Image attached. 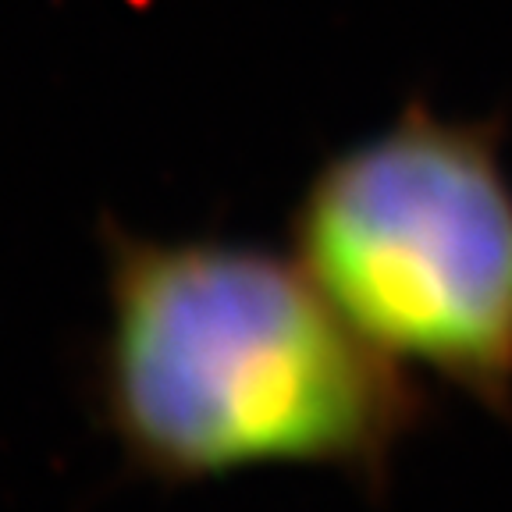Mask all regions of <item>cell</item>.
Instances as JSON below:
<instances>
[{
	"label": "cell",
	"instance_id": "cell-1",
	"mask_svg": "<svg viewBox=\"0 0 512 512\" xmlns=\"http://www.w3.org/2000/svg\"><path fill=\"white\" fill-rule=\"evenodd\" d=\"M107 328L96 399L121 456L157 484L317 466L388 488L427 395L296 260L104 224Z\"/></svg>",
	"mask_w": 512,
	"mask_h": 512
},
{
	"label": "cell",
	"instance_id": "cell-2",
	"mask_svg": "<svg viewBox=\"0 0 512 512\" xmlns=\"http://www.w3.org/2000/svg\"><path fill=\"white\" fill-rule=\"evenodd\" d=\"M292 260L370 345L512 420V182L498 121L413 100L335 153L288 217Z\"/></svg>",
	"mask_w": 512,
	"mask_h": 512
}]
</instances>
